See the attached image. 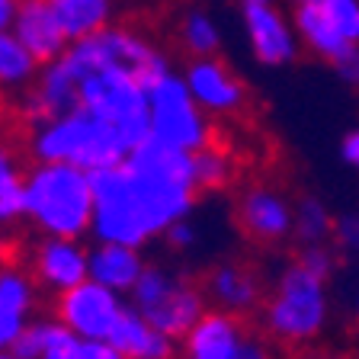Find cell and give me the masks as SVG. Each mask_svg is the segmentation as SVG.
Returning a JSON list of instances; mask_svg holds the SVG:
<instances>
[{
	"mask_svg": "<svg viewBox=\"0 0 359 359\" xmlns=\"http://www.w3.org/2000/svg\"><path fill=\"white\" fill-rule=\"evenodd\" d=\"M196 189L193 154L148 135L122 164L93 173V234L97 241L144 247L189 218Z\"/></svg>",
	"mask_w": 359,
	"mask_h": 359,
	"instance_id": "1",
	"label": "cell"
},
{
	"mask_svg": "<svg viewBox=\"0 0 359 359\" xmlns=\"http://www.w3.org/2000/svg\"><path fill=\"white\" fill-rule=\"evenodd\" d=\"M26 218L52 238L93 234V173L65 161H36L22 173Z\"/></svg>",
	"mask_w": 359,
	"mask_h": 359,
	"instance_id": "2",
	"label": "cell"
},
{
	"mask_svg": "<svg viewBox=\"0 0 359 359\" xmlns=\"http://www.w3.org/2000/svg\"><path fill=\"white\" fill-rule=\"evenodd\" d=\"M29 144L36 161H65V164H77L90 173L122 164L128 151L135 148V142L122 128H116L109 119L83 109V106L39 122Z\"/></svg>",
	"mask_w": 359,
	"mask_h": 359,
	"instance_id": "3",
	"label": "cell"
},
{
	"mask_svg": "<svg viewBox=\"0 0 359 359\" xmlns=\"http://www.w3.org/2000/svg\"><path fill=\"white\" fill-rule=\"evenodd\" d=\"M327 279L314 276L311 269L295 260L279 273L276 289L263 311V324L269 337H276L283 344H308L327 327Z\"/></svg>",
	"mask_w": 359,
	"mask_h": 359,
	"instance_id": "4",
	"label": "cell"
},
{
	"mask_svg": "<svg viewBox=\"0 0 359 359\" xmlns=\"http://www.w3.org/2000/svg\"><path fill=\"white\" fill-rule=\"evenodd\" d=\"M148 106H151V138L170 144L177 151H187V154H196L205 144H212L209 112L193 100L183 74L167 71L161 81L151 83Z\"/></svg>",
	"mask_w": 359,
	"mask_h": 359,
	"instance_id": "5",
	"label": "cell"
},
{
	"mask_svg": "<svg viewBox=\"0 0 359 359\" xmlns=\"http://www.w3.org/2000/svg\"><path fill=\"white\" fill-rule=\"evenodd\" d=\"M132 308H138L167 337L183 340L193 330V324L205 314V295L173 269L148 266L138 285L132 289Z\"/></svg>",
	"mask_w": 359,
	"mask_h": 359,
	"instance_id": "6",
	"label": "cell"
},
{
	"mask_svg": "<svg viewBox=\"0 0 359 359\" xmlns=\"http://www.w3.org/2000/svg\"><path fill=\"white\" fill-rule=\"evenodd\" d=\"M122 311H126L122 295L100 285L97 279H87L74 289L61 292L58 302H55V318L77 340H109Z\"/></svg>",
	"mask_w": 359,
	"mask_h": 359,
	"instance_id": "7",
	"label": "cell"
},
{
	"mask_svg": "<svg viewBox=\"0 0 359 359\" xmlns=\"http://www.w3.org/2000/svg\"><path fill=\"white\" fill-rule=\"evenodd\" d=\"M241 26L263 67H285L299 58V29L273 0L241 4Z\"/></svg>",
	"mask_w": 359,
	"mask_h": 359,
	"instance_id": "8",
	"label": "cell"
},
{
	"mask_svg": "<svg viewBox=\"0 0 359 359\" xmlns=\"http://www.w3.org/2000/svg\"><path fill=\"white\" fill-rule=\"evenodd\" d=\"M32 279L55 295L74 289L90 279V250L81 238L42 234V241L32 247Z\"/></svg>",
	"mask_w": 359,
	"mask_h": 359,
	"instance_id": "9",
	"label": "cell"
},
{
	"mask_svg": "<svg viewBox=\"0 0 359 359\" xmlns=\"http://www.w3.org/2000/svg\"><path fill=\"white\" fill-rule=\"evenodd\" d=\"M183 81H187L193 100L209 112V116H234L247 103V87L231 67L222 58H189L183 67Z\"/></svg>",
	"mask_w": 359,
	"mask_h": 359,
	"instance_id": "10",
	"label": "cell"
},
{
	"mask_svg": "<svg viewBox=\"0 0 359 359\" xmlns=\"http://www.w3.org/2000/svg\"><path fill=\"white\" fill-rule=\"evenodd\" d=\"M238 224L250 241L279 244L295 231V202L273 187H250L238 199Z\"/></svg>",
	"mask_w": 359,
	"mask_h": 359,
	"instance_id": "11",
	"label": "cell"
},
{
	"mask_svg": "<svg viewBox=\"0 0 359 359\" xmlns=\"http://www.w3.org/2000/svg\"><path fill=\"white\" fill-rule=\"evenodd\" d=\"M10 29L29 48L39 65L61 58L67 52V45H71V39H67L65 26H61L58 13L52 7V0H20Z\"/></svg>",
	"mask_w": 359,
	"mask_h": 359,
	"instance_id": "12",
	"label": "cell"
},
{
	"mask_svg": "<svg viewBox=\"0 0 359 359\" xmlns=\"http://www.w3.org/2000/svg\"><path fill=\"white\" fill-rule=\"evenodd\" d=\"M244 340L247 334L238 314L218 308L202 314L180 344H183V359H238Z\"/></svg>",
	"mask_w": 359,
	"mask_h": 359,
	"instance_id": "13",
	"label": "cell"
},
{
	"mask_svg": "<svg viewBox=\"0 0 359 359\" xmlns=\"http://www.w3.org/2000/svg\"><path fill=\"white\" fill-rule=\"evenodd\" d=\"M144 269L148 263L142 257V247L116 244V241H97V247H90V279H97L100 285L119 295H132Z\"/></svg>",
	"mask_w": 359,
	"mask_h": 359,
	"instance_id": "14",
	"label": "cell"
},
{
	"mask_svg": "<svg viewBox=\"0 0 359 359\" xmlns=\"http://www.w3.org/2000/svg\"><path fill=\"white\" fill-rule=\"evenodd\" d=\"M109 340L126 353L128 359H173V337L157 330L138 308L126 305L122 318L116 321Z\"/></svg>",
	"mask_w": 359,
	"mask_h": 359,
	"instance_id": "15",
	"label": "cell"
},
{
	"mask_svg": "<svg viewBox=\"0 0 359 359\" xmlns=\"http://www.w3.org/2000/svg\"><path fill=\"white\" fill-rule=\"evenodd\" d=\"M205 295L215 302L222 311L231 314H244L257 305L260 299V285L250 269L238 266V263H222L209 273L205 279Z\"/></svg>",
	"mask_w": 359,
	"mask_h": 359,
	"instance_id": "16",
	"label": "cell"
},
{
	"mask_svg": "<svg viewBox=\"0 0 359 359\" xmlns=\"http://www.w3.org/2000/svg\"><path fill=\"white\" fill-rule=\"evenodd\" d=\"M292 22H295V29H299V39H305L308 48H311L314 55L327 58L330 65H337V61L353 48V45L340 36V29L330 22V16L324 13L321 4H314V7H295Z\"/></svg>",
	"mask_w": 359,
	"mask_h": 359,
	"instance_id": "17",
	"label": "cell"
},
{
	"mask_svg": "<svg viewBox=\"0 0 359 359\" xmlns=\"http://www.w3.org/2000/svg\"><path fill=\"white\" fill-rule=\"evenodd\" d=\"M52 7L58 13L61 26H65L67 39L77 42V39H87L93 32L112 26L116 4L112 0H52Z\"/></svg>",
	"mask_w": 359,
	"mask_h": 359,
	"instance_id": "18",
	"label": "cell"
},
{
	"mask_svg": "<svg viewBox=\"0 0 359 359\" xmlns=\"http://www.w3.org/2000/svg\"><path fill=\"white\" fill-rule=\"evenodd\" d=\"M42 65L16 39L13 29H0V90H22L39 77Z\"/></svg>",
	"mask_w": 359,
	"mask_h": 359,
	"instance_id": "19",
	"label": "cell"
},
{
	"mask_svg": "<svg viewBox=\"0 0 359 359\" xmlns=\"http://www.w3.org/2000/svg\"><path fill=\"white\" fill-rule=\"evenodd\" d=\"M180 42L193 58H212L222 48V26L202 7H193L180 20Z\"/></svg>",
	"mask_w": 359,
	"mask_h": 359,
	"instance_id": "20",
	"label": "cell"
},
{
	"mask_svg": "<svg viewBox=\"0 0 359 359\" xmlns=\"http://www.w3.org/2000/svg\"><path fill=\"white\" fill-rule=\"evenodd\" d=\"M334 222L337 218L330 215V209L318 196H302L295 202V231H292V238H299L302 247L327 244V241H334Z\"/></svg>",
	"mask_w": 359,
	"mask_h": 359,
	"instance_id": "21",
	"label": "cell"
},
{
	"mask_svg": "<svg viewBox=\"0 0 359 359\" xmlns=\"http://www.w3.org/2000/svg\"><path fill=\"white\" fill-rule=\"evenodd\" d=\"M193 167H196V187L209 189V193L224 189L228 183H231V177H234L231 154H228L224 148H218V144H205L202 151H196Z\"/></svg>",
	"mask_w": 359,
	"mask_h": 359,
	"instance_id": "22",
	"label": "cell"
},
{
	"mask_svg": "<svg viewBox=\"0 0 359 359\" xmlns=\"http://www.w3.org/2000/svg\"><path fill=\"white\" fill-rule=\"evenodd\" d=\"M36 279L20 266H0V305L10 311L29 318L32 305H36Z\"/></svg>",
	"mask_w": 359,
	"mask_h": 359,
	"instance_id": "23",
	"label": "cell"
},
{
	"mask_svg": "<svg viewBox=\"0 0 359 359\" xmlns=\"http://www.w3.org/2000/svg\"><path fill=\"white\" fill-rule=\"evenodd\" d=\"M58 330H61L58 318L55 321H29L22 327V334L16 337L13 353H20L22 359H42L45 350L52 346V340L58 337Z\"/></svg>",
	"mask_w": 359,
	"mask_h": 359,
	"instance_id": "24",
	"label": "cell"
},
{
	"mask_svg": "<svg viewBox=\"0 0 359 359\" xmlns=\"http://www.w3.org/2000/svg\"><path fill=\"white\" fill-rule=\"evenodd\" d=\"M26 215V183H22V173L0 180V228L4 224H13Z\"/></svg>",
	"mask_w": 359,
	"mask_h": 359,
	"instance_id": "25",
	"label": "cell"
},
{
	"mask_svg": "<svg viewBox=\"0 0 359 359\" xmlns=\"http://www.w3.org/2000/svg\"><path fill=\"white\" fill-rule=\"evenodd\" d=\"M321 7L340 29V36L350 45H359V0H324Z\"/></svg>",
	"mask_w": 359,
	"mask_h": 359,
	"instance_id": "26",
	"label": "cell"
},
{
	"mask_svg": "<svg viewBox=\"0 0 359 359\" xmlns=\"http://www.w3.org/2000/svg\"><path fill=\"white\" fill-rule=\"evenodd\" d=\"M302 266H308L314 276L330 279L334 276V266H337V257L327 244H311V247H302V257H299Z\"/></svg>",
	"mask_w": 359,
	"mask_h": 359,
	"instance_id": "27",
	"label": "cell"
},
{
	"mask_svg": "<svg viewBox=\"0 0 359 359\" xmlns=\"http://www.w3.org/2000/svg\"><path fill=\"white\" fill-rule=\"evenodd\" d=\"M334 244L346 254H359V215H340L334 222Z\"/></svg>",
	"mask_w": 359,
	"mask_h": 359,
	"instance_id": "28",
	"label": "cell"
},
{
	"mask_svg": "<svg viewBox=\"0 0 359 359\" xmlns=\"http://www.w3.org/2000/svg\"><path fill=\"white\" fill-rule=\"evenodd\" d=\"M26 324H29V318H22V314H16V311L0 305V350H13L16 337L22 334Z\"/></svg>",
	"mask_w": 359,
	"mask_h": 359,
	"instance_id": "29",
	"label": "cell"
},
{
	"mask_svg": "<svg viewBox=\"0 0 359 359\" xmlns=\"http://www.w3.org/2000/svg\"><path fill=\"white\" fill-rule=\"evenodd\" d=\"M81 344H83V340H77V337L71 334L65 324H61L58 337L52 340V346L45 350L42 359H81Z\"/></svg>",
	"mask_w": 359,
	"mask_h": 359,
	"instance_id": "30",
	"label": "cell"
},
{
	"mask_svg": "<svg viewBox=\"0 0 359 359\" xmlns=\"http://www.w3.org/2000/svg\"><path fill=\"white\" fill-rule=\"evenodd\" d=\"M81 359H128L112 340H83Z\"/></svg>",
	"mask_w": 359,
	"mask_h": 359,
	"instance_id": "31",
	"label": "cell"
},
{
	"mask_svg": "<svg viewBox=\"0 0 359 359\" xmlns=\"http://www.w3.org/2000/svg\"><path fill=\"white\" fill-rule=\"evenodd\" d=\"M164 241L173 247V250H189V247L196 244V228L189 224V218H183V222H177L170 231L164 234Z\"/></svg>",
	"mask_w": 359,
	"mask_h": 359,
	"instance_id": "32",
	"label": "cell"
},
{
	"mask_svg": "<svg viewBox=\"0 0 359 359\" xmlns=\"http://www.w3.org/2000/svg\"><path fill=\"white\" fill-rule=\"evenodd\" d=\"M337 74L344 77L346 83H353V87H359V45H353L350 52L344 55V58L337 61Z\"/></svg>",
	"mask_w": 359,
	"mask_h": 359,
	"instance_id": "33",
	"label": "cell"
},
{
	"mask_svg": "<svg viewBox=\"0 0 359 359\" xmlns=\"http://www.w3.org/2000/svg\"><path fill=\"white\" fill-rule=\"evenodd\" d=\"M340 161H344L346 167H353V170H359V126L344 135V142H340Z\"/></svg>",
	"mask_w": 359,
	"mask_h": 359,
	"instance_id": "34",
	"label": "cell"
},
{
	"mask_svg": "<svg viewBox=\"0 0 359 359\" xmlns=\"http://www.w3.org/2000/svg\"><path fill=\"white\" fill-rule=\"evenodd\" d=\"M238 359H269V350L263 340H257V337H247L244 346H241V356Z\"/></svg>",
	"mask_w": 359,
	"mask_h": 359,
	"instance_id": "35",
	"label": "cell"
},
{
	"mask_svg": "<svg viewBox=\"0 0 359 359\" xmlns=\"http://www.w3.org/2000/svg\"><path fill=\"white\" fill-rule=\"evenodd\" d=\"M16 4H20V0H0V29H10V26H13Z\"/></svg>",
	"mask_w": 359,
	"mask_h": 359,
	"instance_id": "36",
	"label": "cell"
},
{
	"mask_svg": "<svg viewBox=\"0 0 359 359\" xmlns=\"http://www.w3.org/2000/svg\"><path fill=\"white\" fill-rule=\"evenodd\" d=\"M13 173H20V170H16V164H13V157H10V151L0 144V180L13 177Z\"/></svg>",
	"mask_w": 359,
	"mask_h": 359,
	"instance_id": "37",
	"label": "cell"
},
{
	"mask_svg": "<svg viewBox=\"0 0 359 359\" xmlns=\"http://www.w3.org/2000/svg\"><path fill=\"white\" fill-rule=\"evenodd\" d=\"M289 4H295V7H314V4H324V0H289Z\"/></svg>",
	"mask_w": 359,
	"mask_h": 359,
	"instance_id": "38",
	"label": "cell"
},
{
	"mask_svg": "<svg viewBox=\"0 0 359 359\" xmlns=\"http://www.w3.org/2000/svg\"><path fill=\"white\" fill-rule=\"evenodd\" d=\"M0 359H22L20 353H13V350H0Z\"/></svg>",
	"mask_w": 359,
	"mask_h": 359,
	"instance_id": "39",
	"label": "cell"
},
{
	"mask_svg": "<svg viewBox=\"0 0 359 359\" xmlns=\"http://www.w3.org/2000/svg\"><path fill=\"white\" fill-rule=\"evenodd\" d=\"M0 266H4V234H0Z\"/></svg>",
	"mask_w": 359,
	"mask_h": 359,
	"instance_id": "40",
	"label": "cell"
},
{
	"mask_svg": "<svg viewBox=\"0 0 359 359\" xmlns=\"http://www.w3.org/2000/svg\"><path fill=\"white\" fill-rule=\"evenodd\" d=\"M356 324H359V299H356Z\"/></svg>",
	"mask_w": 359,
	"mask_h": 359,
	"instance_id": "41",
	"label": "cell"
},
{
	"mask_svg": "<svg viewBox=\"0 0 359 359\" xmlns=\"http://www.w3.org/2000/svg\"><path fill=\"white\" fill-rule=\"evenodd\" d=\"M241 4H257V0H241Z\"/></svg>",
	"mask_w": 359,
	"mask_h": 359,
	"instance_id": "42",
	"label": "cell"
}]
</instances>
